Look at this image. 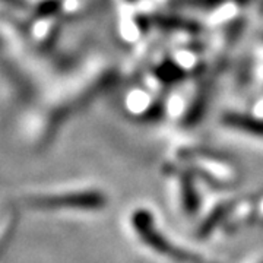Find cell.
<instances>
[{"label":"cell","mask_w":263,"mask_h":263,"mask_svg":"<svg viewBox=\"0 0 263 263\" xmlns=\"http://www.w3.org/2000/svg\"><path fill=\"white\" fill-rule=\"evenodd\" d=\"M132 226L136 230L138 235L142 238L145 245H148L155 250L157 253L162 254L168 259H173L179 263H206L203 262L199 256L189 253L183 249H179L168 241L160 231L155 228L154 224V216L151 215L149 211L145 209H138L132 215Z\"/></svg>","instance_id":"obj_1"},{"label":"cell","mask_w":263,"mask_h":263,"mask_svg":"<svg viewBox=\"0 0 263 263\" xmlns=\"http://www.w3.org/2000/svg\"><path fill=\"white\" fill-rule=\"evenodd\" d=\"M27 206L34 209H100L105 206L107 197L101 192H69L59 195H34L24 199Z\"/></svg>","instance_id":"obj_2"},{"label":"cell","mask_w":263,"mask_h":263,"mask_svg":"<svg viewBox=\"0 0 263 263\" xmlns=\"http://www.w3.org/2000/svg\"><path fill=\"white\" fill-rule=\"evenodd\" d=\"M222 122L235 130L245 132V133L253 135L257 138H263V120L254 119L250 116H245V114L230 113L222 117Z\"/></svg>","instance_id":"obj_3"},{"label":"cell","mask_w":263,"mask_h":263,"mask_svg":"<svg viewBox=\"0 0 263 263\" xmlns=\"http://www.w3.org/2000/svg\"><path fill=\"white\" fill-rule=\"evenodd\" d=\"M234 209V203H221L206 216V219L200 224L199 230H197V237L199 238H206L209 235L215 231L218 226H221L227 219V216L230 215Z\"/></svg>","instance_id":"obj_4"},{"label":"cell","mask_w":263,"mask_h":263,"mask_svg":"<svg viewBox=\"0 0 263 263\" xmlns=\"http://www.w3.org/2000/svg\"><path fill=\"white\" fill-rule=\"evenodd\" d=\"M181 202H183V208L187 215H195L199 211L200 200H199L193 177L190 174L181 176Z\"/></svg>","instance_id":"obj_5"}]
</instances>
